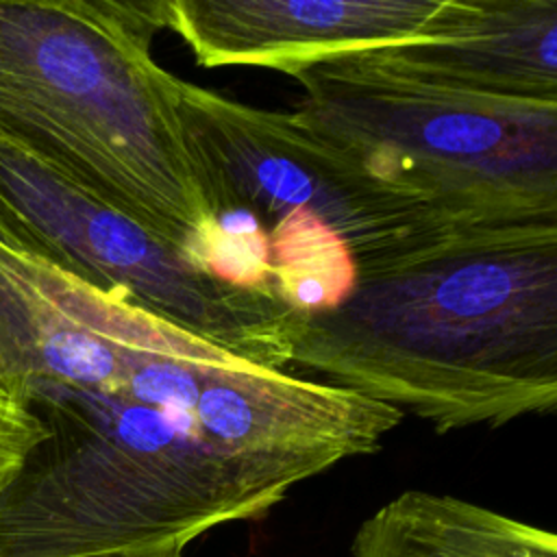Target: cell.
<instances>
[{
  "mask_svg": "<svg viewBox=\"0 0 557 557\" xmlns=\"http://www.w3.org/2000/svg\"><path fill=\"white\" fill-rule=\"evenodd\" d=\"M161 28V0H0V133L194 261L213 213Z\"/></svg>",
  "mask_w": 557,
  "mask_h": 557,
  "instance_id": "3",
  "label": "cell"
},
{
  "mask_svg": "<svg viewBox=\"0 0 557 557\" xmlns=\"http://www.w3.org/2000/svg\"><path fill=\"white\" fill-rule=\"evenodd\" d=\"M0 237L263 368L292 372L302 315L276 292L213 278L187 252L85 194L2 133Z\"/></svg>",
  "mask_w": 557,
  "mask_h": 557,
  "instance_id": "5",
  "label": "cell"
},
{
  "mask_svg": "<svg viewBox=\"0 0 557 557\" xmlns=\"http://www.w3.org/2000/svg\"><path fill=\"white\" fill-rule=\"evenodd\" d=\"M44 440L46 426L28 403L0 387V498Z\"/></svg>",
  "mask_w": 557,
  "mask_h": 557,
  "instance_id": "12",
  "label": "cell"
},
{
  "mask_svg": "<svg viewBox=\"0 0 557 557\" xmlns=\"http://www.w3.org/2000/svg\"><path fill=\"white\" fill-rule=\"evenodd\" d=\"M292 368L437 433L557 407V224L481 231L357 274L333 311L300 318Z\"/></svg>",
  "mask_w": 557,
  "mask_h": 557,
  "instance_id": "2",
  "label": "cell"
},
{
  "mask_svg": "<svg viewBox=\"0 0 557 557\" xmlns=\"http://www.w3.org/2000/svg\"><path fill=\"white\" fill-rule=\"evenodd\" d=\"M272 285L298 315L337 309L357 285L346 242L309 209H292L268 228Z\"/></svg>",
  "mask_w": 557,
  "mask_h": 557,
  "instance_id": "10",
  "label": "cell"
},
{
  "mask_svg": "<svg viewBox=\"0 0 557 557\" xmlns=\"http://www.w3.org/2000/svg\"><path fill=\"white\" fill-rule=\"evenodd\" d=\"M185 546L187 544L178 542V540H163V542L115 548V550H104V553H94V555H83V557H183Z\"/></svg>",
  "mask_w": 557,
  "mask_h": 557,
  "instance_id": "13",
  "label": "cell"
},
{
  "mask_svg": "<svg viewBox=\"0 0 557 557\" xmlns=\"http://www.w3.org/2000/svg\"><path fill=\"white\" fill-rule=\"evenodd\" d=\"M385 50L444 87L557 102V0H457L446 41Z\"/></svg>",
  "mask_w": 557,
  "mask_h": 557,
  "instance_id": "8",
  "label": "cell"
},
{
  "mask_svg": "<svg viewBox=\"0 0 557 557\" xmlns=\"http://www.w3.org/2000/svg\"><path fill=\"white\" fill-rule=\"evenodd\" d=\"M13 394L46 440L0 498V557L189 544L376 453L403 422L389 405L263 368L161 315L111 385L33 379Z\"/></svg>",
  "mask_w": 557,
  "mask_h": 557,
  "instance_id": "1",
  "label": "cell"
},
{
  "mask_svg": "<svg viewBox=\"0 0 557 557\" xmlns=\"http://www.w3.org/2000/svg\"><path fill=\"white\" fill-rule=\"evenodd\" d=\"M294 113L457 233L557 224V102L461 91L385 48L289 74Z\"/></svg>",
  "mask_w": 557,
  "mask_h": 557,
  "instance_id": "4",
  "label": "cell"
},
{
  "mask_svg": "<svg viewBox=\"0 0 557 557\" xmlns=\"http://www.w3.org/2000/svg\"><path fill=\"white\" fill-rule=\"evenodd\" d=\"M194 261L226 285L274 292L268 231L248 211L218 213L200 235Z\"/></svg>",
  "mask_w": 557,
  "mask_h": 557,
  "instance_id": "11",
  "label": "cell"
},
{
  "mask_svg": "<svg viewBox=\"0 0 557 557\" xmlns=\"http://www.w3.org/2000/svg\"><path fill=\"white\" fill-rule=\"evenodd\" d=\"M178 113L213 218L239 209L268 231L287 211L309 209L346 242L357 274L400 265L472 235L381 185L294 111L252 107L181 78Z\"/></svg>",
  "mask_w": 557,
  "mask_h": 557,
  "instance_id": "6",
  "label": "cell"
},
{
  "mask_svg": "<svg viewBox=\"0 0 557 557\" xmlns=\"http://www.w3.org/2000/svg\"><path fill=\"white\" fill-rule=\"evenodd\" d=\"M352 557H557V535L483 505L407 490L368 516Z\"/></svg>",
  "mask_w": 557,
  "mask_h": 557,
  "instance_id": "9",
  "label": "cell"
},
{
  "mask_svg": "<svg viewBox=\"0 0 557 557\" xmlns=\"http://www.w3.org/2000/svg\"><path fill=\"white\" fill-rule=\"evenodd\" d=\"M448 0H161L163 28L202 67L289 76L339 54L431 44Z\"/></svg>",
  "mask_w": 557,
  "mask_h": 557,
  "instance_id": "7",
  "label": "cell"
}]
</instances>
